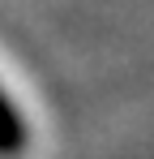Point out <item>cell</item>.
Masks as SVG:
<instances>
[{
	"instance_id": "cell-1",
	"label": "cell",
	"mask_w": 154,
	"mask_h": 159,
	"mask_svg": "<svg viewBox=\"0 0 154 159\" xmlns=\"http://www.w3.org/2000/svg\"><path fill=\"white\" fill-rule=\"evenodd\" d=\"M22 146H26V125L13 112V103L0 95V155H17Z\"/></svg>"
}]
</instances>
